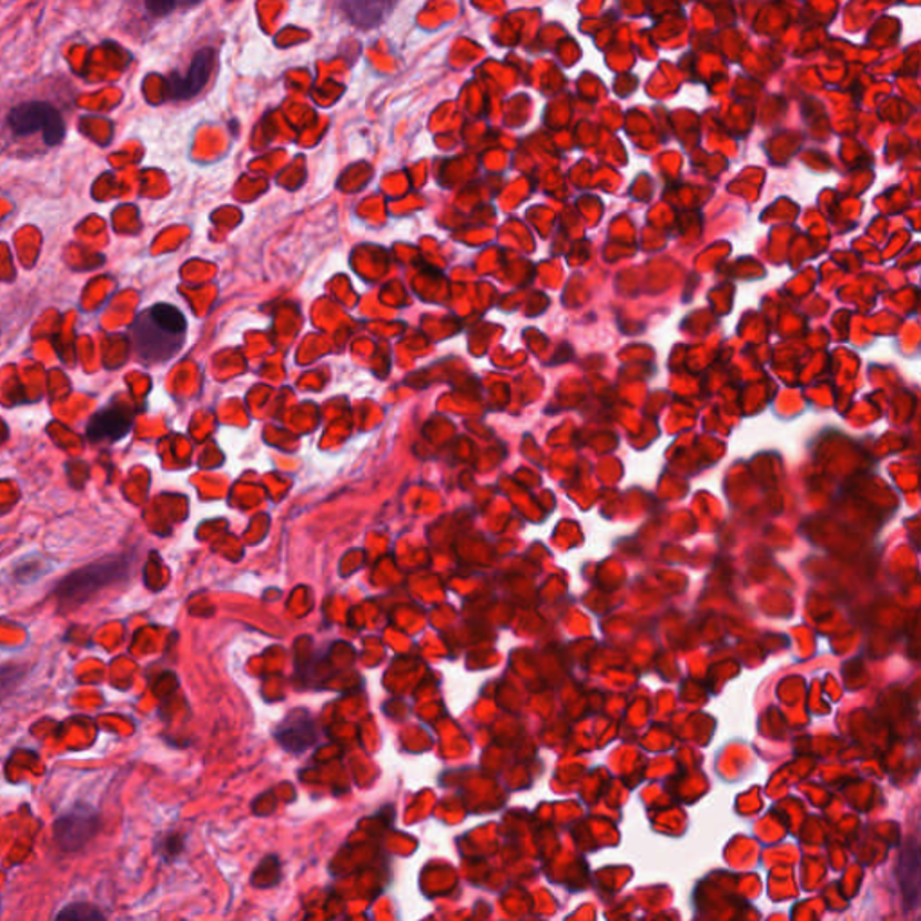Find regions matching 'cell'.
<instances>
[{"label":"cell","mask_w":921,"mask_h":921,"mask_svg":"<svg viewBox=\"0 0 921 921\" xmlns=\"http://www.w3.org/2000/svg\"><path fill=\"white\" fill-rule=\"evenodd\" d=\"M318 737L317 723L306 708L292 709L274 729V738L281 749L290 755H303L317 743Z\"/></svg>","instance_id":"cell-5"},{"label":"cell","mask_w":921,"mask_h":921,"mask_svg":"<svg viewBox=\"0 0 921 921\" xmlns=\"http://www.w3.org/2000/svg\"><path fill=\"white\" fill-rule=\"evenodd\" d=\"M281 879H283V866L277 856H266L251 874L252 888L256 889L276 888Z\"/></svg>","instance_id":"cell-9"},{"label":"cell","mask_w":921,"mask_h":921,"mask_svg":"<svg viewBox=\"0 0 921 921\" xmlns=\"http://www.w3.org/2000/svg\"><path fill=\"white\" fill-rule=\"evenodd\" d=\"M214 67V51L211 48L200 49L191 60L190 69L185 74L172 72L166 78V98L172 101H185L195 98L204 91L210 81Z\"/></svg>","instance_id":"cell-6"},{"label":"cell","mask_w":921,"mask_h":921,"mask_svg":"<svg viewBox=\"0 0 921 921\" xmlns=\"http://www.w3.org/2000/svg\"><path fill=\"white\" fill-rule=\"evenodd\" d=\"M100 824V813L95 808L77 803L58 817L54 822V839L62 851H80L94 839Z\"/></svg>","instance_id":"cell-4"},{"label":"cell","mask_w":921,"mask_h":921,"mask_svg":"<svg viewBox=\"0 0 921 921\" xmlns=\"http://www.w3.org/2000/svg\"><path fill=\"white\" fill-rule=\"evenodd\" d=\"M58 920H103V912L92 908L89 903H72L62 912H58Z\"/></svg>","instance_id":"cell-11"},{"label":"cell","mask_w":921,"mask_h":921,"mask_svg":"<svg viewBox=\"0 0 921 921\" xmlns=\"http://www.w3.org/2000/svg\"><path fill=\"white\" fill-rule=\"evenodd\" d=\"M130 567H132L130 556H107L103 560L94 561L67 575L57 585L54 594L62 607H78V605L85 604L87 599H91L101 589H107L110 585L126 578L130 575Z\"/></svg>","instance_id":"cell-2"},{"label":"cell","mask_w":921,"mask_h":921,"mask_svg":"<svg viewBox=\"0 0 921 921\" xmlns=\"http://www.w3.org/2000/svg\"><path fill=\"white\" fill-rule=\"evenodd\" d=\"M188 321L173 304L159 303L143 310L130 326L133 352L144 364H164L181 352Z\"/></svg>","instance_id":"cell-1"},{"label":"cell","mask_w":921,"mask_h":921,"mask_svg":"<svg viewBox=\"0 0 921 921\" xmlns=\"http://www.w3.org/2000/svg\"><path fill=\"white\" fill-rule=\"evenodd\" d=\"M341 4L356 28L373 29L387 19L398 0H343Z\"/></svg>","instance_id":"cell-8"},{"label":"cell","mask_w":921,"mask_h":921,"mask_svg":"<svg viewBox=\"0 0 921 921\" xmlns=\"http://www.w3.org/2000/svg\"><path fill=\"white\" fill-rule=\"evenodd\" d=\"M24 677V670L17 666H0V697L14 688V685Z\"/></svg>","instance_id":"cell-14"},{"label":"cell","mask_w":921,"mask_h":921,"mask_svg":"<svg viewBox=\"0 0 921 921\" xmlns=\"http://www.w3.org/2000/svg\"><path fill=\"white\" fill-rule=\"evenodd\" d=\"M158 848L164 859H176L185 850V837L181 833H168L166 837H162Z\"/></svg>","instance_id":"cell-12"},{"label":"cell","mask_w":921,"mask_h":921,"mask_svg":"<svg viewBox=\"0 0 921 921\" xmlns=\"http://www.w3.org/2000/svg\"><path fill=\"white\" fill-rule=\"evenodd\" d=\"M202 0H144V8L152 17H168L179 10L195 8Z\"/></svg>","instance_id":"cell-10"},{"label":"cell","mask_w":921,"mask_h":921,"mask_svg":"<svg viewBox=\"0 0 921 921\" xmlns=\"http://www.w3.org/2000/svg\"><path fill=\"white\" fill-rule=\"evenodd\" d=\"M43 564L45 561L42 560L20 561L17 570H14V578L22 581V584H33L34 579H39L45 573L43 570Z\"/></svg>","instance_id":"cell-13"},{"label":"cell","mask_w":921,"mask_h":921,"mask_svg":"<svg viewBox=\"0 0 921 921\" xmlns=\"http://www.w3.org/2000/svg\"><path fill=\"white\" fill-rule=\"evenodd\" d=\"M132 428L129 411L121 407L101 408L87 423V436L91 442H119Z\"/></svg>","instance_id":"cell-7"},{"label":"cell","mask_w":921,"mask_h":921,"mask_svg":"<svg viewBox=\"0 0 921 921\" xmlns=\"http://www.w3.org/2000/svg\"><path fill=\"white\" fill-rule=\"evenodd\" d=\"M6 124L14 138L24 139L42 135L43 144L57 148L65 141L67 123L62 112L49 101H22L11 107Z\"/></svg>","instance_id":"cell-3"}]
</instances>
